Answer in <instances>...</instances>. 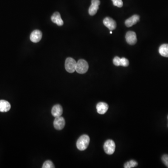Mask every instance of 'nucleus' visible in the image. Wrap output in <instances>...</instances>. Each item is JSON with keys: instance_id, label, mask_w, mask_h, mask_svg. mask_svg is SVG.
<instances>
[{"instance_id": "1", "label": "nucleus", "mask_w": 168, "mask_h": 168, "mask_svg": "<svg viewBox=\"0 0 168 168\" xmlns=\"http://www.w3.org/2000/svg\"><path fill=\"white\" fill-rule=\"evenodd\" d=\"M90 142V138L87 135H84L80 136L77 141V147L81 151L87 149Z\"/></svg>"}, {"instance_id": "2", "label": "nucleus", "mask_w": 168, "mask_h": 168, "mask_svg": "<svg viewBox=\"0 0 168 168\" xmlns=\"http://www.w3.org/2000/svg\"><path fill=\"white\" fill-rule=\"evenodd\" d=\"M89 68L88 64L86 60L80 59L77 62L76 71L79 74H84L87 73Z\"/></svg>"}, {"instance_id": "3", "label": "nucleus", "mask_w": 168, "mask_h": 168, "mask_svg": "<svg viewBox=\"0 0 168 168\" xmlns=\"http://www.w3.org/2000/svg\"><path fill=\"white\" fill-rule=\"evenodd\" d=\"M77 62L73 58H68L65 60V68L69 73H74L76 71Z\"/></svg>"}, {"instance_id": "4", "label": "nucleus", "mask_w": 168, "mask_h": 168, "mask_svg": "<svg viewBox=\"0 0 168 168\" xmlns=\"http://www.w3.org/2000/svg\"><path fill=\"white\" fill-rule=\"evenodd\" d=\"M115 149V142L111 140H108L105 142L104 145V151L108 155H112Z\"/></svg>"}, {"instance_id": "5", "label": "nucleus", "mask_w": 168, "mask_h": 168, "mask_svg": "<svg viewBox=\"0 0 168 168\" xmlns=\"http://www.w3.org/2000/svg\"><path fill=\"white\" fill-rule=\"evenodd\" d=\"M100 3L101 2L100 0H92L91 5L88 10V12L90 16H93L96 14Z\"/></svg>"}, {"instance_id": "6", "label": "nucleus", "mask_w": 168, "mask_h": 168, "mask_svg": "<svg viewBox=\"0 0 168 168\" xmlns=\"http://www.w3.org/2000/svg\"><path fill=\"white\" fill-rule=\"evenodd\" d=\"M126 40L130 45H134L137 42L136 33L134 31H128L126 35Z\"/></svg>"}, {"instance_id": "7", "label": "nucleus", "mask_w": 168, "mask_h": 168, "mask_svg": "<svg viewBox=\"0 0 168 168\" xmlns=\"http://www.w3.org/2000/svg\"><path fill=\"white\" fill-rule=\"evenodd\" d=\"M103 24L110 31L114 30L116 28L115 21L110 17H106L103 20Z\"/></svg>"}, {"instance_id": "8", "label": "nucleus", "mask_w": 168, "mask_h": 168, "mask_svg": "<svg viewBox=\"0 0 168 168\" xmlns=\"http://www.w3.org/2000/svg\"><path fill=\"white\" fill-rule=\"evenodd\" d=\"M53 125L56 130H62L65 125V121L64 118L61 116L56 117L54 121Z\"/></svg>"}, {"instance_id": "9", "label": "nucleus", "mask_w": 168, "mask_h": 168, "mask_svg": "<svg viewBox=\"0 0 168 168\" xmlns=\"http://www.w3.org/2000/svg\"><path fill=\"white\" fill-rule=\"evenodd\" d=\"M42 37V33L39 30H35L32 32L30 35V39L33 43H38L41 40Z\"/></svg>"}, {"instance_id": "10", "label": "nucleus", "mask_w": 168, "mask_h": 168, "mask_svg": "<svg viewBox=\"0 0 168 168\" xmlns=\"http://www.w3.org/2000/svg\"><path fill=\"white\" fill-rule=\"evenodd\" d=\"M51 20L53 23L57 24L58 26H62L64 24L63 21L62 19L59 12H55L51 17Z\"/></svg>"}, {"instance_id": "11", "label": "nucleus", "mask_w": 168, "mask_h": 168, "mask_svg": "<svg viewBox=\"0 0 168 168\" xmlns=\"http://www.w3.org/2000/svg\"><path fill=\"white\" fill-rule=\"evenodd\" d=\"M140 19V16L137 15H135L126 20L125 24L127 27H130L135 24Z\"/></svg>"}, {"instance_id": "12", "label": "nucleus", "mask_w": 168, "mask_h": 168, "mask_svg": "<svg viewBox=\"0 0 168 168\" xmlns=\"http://www.w3.org/2000/svg\"><path fill=\"white\" fill-rule=\"evenodd\" d=\"M97 112L101 115L105 114L108 109V105L105 102H99L96 106Z\"/></svg>"}, {"instance_id": "13", "label": "nucleus", "mask_w": 168, "mask_h": 168, "mask_svg": "<svg viewBox=\"0 0 168 168\" xmlns=\"http://www.w3.org/2000/svg\"><path fill=\"white\" fill-rule=\"evenodd\" d=\"M52 114L55 118L61 116L63 114V108L60 105H55L52 110Z\"/></svg>"}, {"instance_id": "14", "label": "nucleus", "mask_w": 168, "mask_h": 168, "mask_svg": "<svg viewBox=\"0 0 168 168\" xmlns=\"http://www.w3.org/2000/svg\"><path fill=\"white\" fill-rule=\"evenodd\" d=\"M11 108V105L9 102L5 100H0V112H7Z\"/></svg>"}, {"instance_id": "15", "label": "nucleus", "mask_w": 168, "mask_h": 168, "mask_svg": "<svg viewBox=\"0 0 168 168\" xmlns=\"http://www.w3.org/2000/svg\"><path fill=\"white\" fill-rule=\"evenodd\" d=\"M159 53L161 56L168 58V44L161 45L159 49Z\"/></svg>"}, {"instance_id": "16", "label": "nucleus", "mask_w": 168, "mask_h": 168, "mask_svg": "<svg viewBox=\"0 0 168 168\" xmlns=\"http://www.w3.org/2000/svg\"><path fill=\"white\" fill-rule=\"evenodd\" d=\"M138 165V163L135 160H130L129 162H127L124 164V167L125 168H131L136 167Z\"/></svg>"}, {"instance_id": "17", "label": "nucleus", "mask_w": 168, "mask_h": 168, "mask_svg": "<svg viewBox=\"0 0 168 168\" xmlns=\"http://www.w3.org/2000/svg\"><path fill=\"white\" fill-rule=\"evenodd\" d=\"M43 168H55L53 162H51L50 161H46L43 164Z\"/></svg>"}, {"instance_id": "18", "label": "nucleus", "mask_w": 168, "mask_h": 168, "mask_svg": "<svg viewBox=\"0 0 168 168\" xmlns=\"http://www.w3.org/2000/svg\"><path fill=\"white\" fill-rule=\"evenodd\" d=\"M129 65V61L128 59L125 58H121L120 66L124 67H127Z\"/></svg>"}, {"instance_id": "19", "label": "nucleus", "mask_w": 168, "mask_h": 168, "mask_svg": "<svg viewBox=\"0 0 168 168\" xmlns=\"http://www.w3.org/2000/svg\"><path fill=\"white\" fill-rule=\"evenodd\" d=\"M113 3V4L115 6L121 8L123 6V2L122 0H112Z\"/></svg>"}, {"instance_id": "20", "label": "nucleus", "mask_w": 168, "mask_h": 168, "mask_svg": "<svg viewBox=\"0 0 168 168\" xmlns=\"http://www.w3.org/2000/svg\"><path fill=\"white\" fill-rule=\"evenodd\" d=\"M120 62H121V58L120 57L116 56L113 59V63L117 67L120 66Z\"/></svg>"}, {"instance_id": "21", "label": "nucleus", "mask_w": 168, "mask_h": 168, "mask_svg": "<svg viewBox=\"0 0 168 168\" xmlns=\"http://www.w3.org/2000/svg\"><path fill=\"white\" fill-rule=\"evenodd\" d=\"M162 161L164 164L168 168V155H164L162 157Z\"/></svg>"}, {"instance_id": "22", "label": "nucleus", "mask_w": 168, "mask_h": 168, "mask_svg": "<svg viewBox=\"0 0 168 168\" xmlns=\"http://www.w3.org/2000/svg\"><path fill=\"white\" fill-rule=\"evenodd\" d=\"M112 31H111L110 32V34H112Z\"/></svg>"}, {"instance_id": "23", "label": "nucleus", "mask_w": 168, "mask_h": 168, "mask_svg": "<svg viewBox=\"0 0 168 168\" xmlns=\"http://www.w3.org/2000/svg\"></svg>"}]
</instances>
